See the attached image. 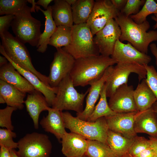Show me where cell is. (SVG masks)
<instances>
[{"label": "cell", "mask_w": 157, "mask_h": 157, "mask_svg": "<svg viewBox=\"0 0 157 157\" xmlns=\"http://www.w3.org/2000/svg\"><path fill=\"white\" fill-rule=\"evenodd\" d=\"M117 62L101 55L75 60L69 75L74 87H84L100 78L107 69Z\"/></svg>", "instance_id": "cell-1"}, {"label": "cell", "mask_w": 157, "mask_h": 157, "mask_svg": "<svg viewBox=\"0 0 157 157\" xmlns=\"http://www.w3.org/2000/svg\"><path fill=\"white\" fill-rule=\"evenodd\" d=\"M114 19L121 29L120 41H127L140 52L147 54L149 44L157 41V30L147 32L150 27L147 20L137 24L129 17H126L120 13Z\"/></svg>", "instance_id": "cell-2"}, {"label": "cell", "mask_w": 157, "mask_h": 157, "mask_svg": "<svg viewBox=\"0 0 157 157\" xmlns=\"http://www.w3.org/2000/svg\"><path fill=\"white\" fill-rule=\"evenodd\" d=\"M62 115L65 128L71 132L87 140H97L108 144L109 129L105 117L98 118L94 122H90L74 117L68 112H62Z\"/></svg>", "instance_id": "cell-3"}, {"label": "cell", "mask_w": 157, "mask_h": 157, "mask_svg": "<svg viewBox=\"0 0 157 157\" xmlns=\"http://www.w3.org/2000/svg\"><path fill=\"white\" fill-rule=\"evenodd\" d=\"M0 36L3 51L10 60L21 68L35 74L46 85L50 86L48 76L37 71L33 65L24 44L8 31L0 34Z\"/></svg>", "instance_id": "cell-4"}, {"label": "cell", "mask_w": 157, "mask_h": 157, "mask_svg": "<svg viewBox=\"0 0 157 157\" xmlns=\"http://www.w3.org/2000/svg\"><path fill=\"white\" fill-rule=\"evenodd\" d=\"M31 7L26 5L15 14L11 26L15 37L21 42L37 46L40 36L41 22L31 15Z\"/></svg>", "instance_id": "cell-5"}, {"label": "cell", "mask_w": 157, "mask_h": 157, "mask_svg": "<svg viewBox=\"0 0 157 157\" xmlns=\"http://www.w3.org/2000/svg\"><path fill=\"white\" fill-rule=\"evenodd\" d=\"M72 38L70 44L63 49L75 60L99 55L93 35L86 23L74 24L72 27Z\"/></svg>", "instance_id": "cell-6"}, {"label": "cell", "mask_w": 157, "mask_h": 157, "mask_svg": "<svg viewBox=\"0 0 157 157\" xmlns=\"http://www.w3.org/2000/svg\"><path fill=\"white\" fill-rule=\"evenodd\" d=\"M57 88L52 108L61 111L72 110L76 113L83 111L84 98L88 92L89 89L84 93L78 92L74 88L69 74L61 81Z\"/></svg>", "instance_id": "cell-7"}, {"label": "cell", "mask_w": 157, "mask_h": 157, "mask_svg": "<svg viewBox=\"0 0 157 157\" xmlns=\"http://www.w3.org/2000/svg\"><path fill=\"white\" fill-rule=\"evenodd\" d=\"M19 157H49L52 146L46 134L33 132L26 134L18 142Z\"/></svg>", "instance_id": "cell-8"}, {"label": "cell", "mask_w": 157, "mask_h": 157, "mask_svg": "<svg viewBox=\"0 0 157 157\" xmlns=\"http://www.w3.org/2000/svg\"><path fill=\"white\" fill-rule=\"evenodd\" d=\"M133 73L138 75L139 81L146 78L147 71L144 65L136 64L117 63L113 67L105 83L107 97L110 98L120 86L127 84L129 75Z\"/></svg>", "instance_id": "cell-9"}, {"label": "cell", "mask_w": 157, "mask_h": 157, "mask_svg": "<svg viewBox=\"0 0 157 157\" xmlns=\"http://www.w3.org/2000/svg\"><path fill=\"white\" fill-rule=\"evenodd\" d=\"M75 60L62 48L57 49L50 66L49 73L48 76L49 84L51 87H57L61 81L69 74Z\"/></svg>", "instance_id": "cell-10"}, {"label": "cell", "mask_w": 157, "mask_h": 157, "mask_svg": "<svg viewBox=\"0 0 157 157\" xmlns=\"http://www.w3.org/2000/svg\"><path fill=\"white\" fill-rule=\"evenodd\" d=\"M119 13L110 0H96L86 22L93 35L102 29L109 20L114 19Z\"/></svg>", "instance_id": "cell-11"}, {"label": "cell", "mask_w": 157, "mask_h": 157, "mask_svg": "<svg viewBox=\"0 0 157 157\" xmlns=\"http://www.w3.org/2000/svg\"><path fill=\"white\" fill-rule=\"evenodd\" d=\"M121 34L120 28L115 20H109L94 38L100 55L106 57L112 55L116 42Z\"/></svg>", "instance_id": "cell-12"}, {"label": "cell", "mask_w": 157, "mask_h": 157, "mask_svg": "<svg viewBox=\"0 0 157 157\" xmlns=\"http://www.w3.org/2000/svg\"><path fill=\"white\" fill-rule=\"evenodd\" d=\"M117 63L148 65L151 58L147 54L142 53L130 43L124 44L117 40L111 57Z\"/></svg>", "instance_id": "cell-13"}, {"label": "cell", "mask_w": 157, "mask_h": 157, "mask_svg": "<svg viewBox=\"0 0 157 157\" xmlns=\"http://www.w3.org/2000/svg\"><path fill=\"white\" fill-rule=\"evenodd\" d=\"M132 85L127 84L119 87L110 97L108 104L110 108L117 113L137 112L133 97Z\"/></svg>", "instance_id": "cell-14"}, {"label": "cell", "mask_w": 157, "mask_h": 157, "mask_svg": "<svg viewBox=\"0 0 157 157\" xmlns=\"http://www.w3.org/2000/svg\"><path fill=\"white\" fill-rule=\"evenodd\" d=\"M137 112L118 113L106 117L109 129L124 136L133 139L137 136L134 129V122Z\"/></svg>", "instance_id": "cell-15"}, {"label": "cell", "mask_w": 157, "mask_h": 157, "mask_svg": "<svg viewBox=\"0 0 157 157\" xmlns=\"http://www.w3.org/2000/svg\"><path fill=\"white\" fill-rule=\"evenodd\" d=\"M0 53L5 56L16 69L37 90L45 97L49 106H52L57 91V88H52L46 85L32 72L21 68L12 61L5 53L2 46L0 47Z\"/></svg>", "instance_id": "cell-16"}, {"label": "cell", "mask_w": 157, "mask_h": 157, "mask_svg": "<svg viewBox=\"0 0 157 157\" xmlns=\"http://www.w3.org/2000/svg\"><path fill=\"white\" fill-rule=\"evenodd\" d=\"M61 151L66 157H84L87 150V140L77 133H67L62 138Z\"/></svg>", "instance_id": "cell-17"}, {"label": "cell", "mask_w": 157, "mask_h": 157, "mask_svg": "<svg viewBox=\"0 0 157 157\" xmlns=\"http://www.w3.org/2000/svg\"><path fill=\"white\" fill-rule=\"evenodd\" d=\"M113 67V66L109 67L100 78L90 84V87L89 89L85 108L82 112L76 113L77 117L81 120L87 121L88 118L92 113L95 107V104L100 97L102 88L111 72Z\"/></svg>", "instance_id": "cell-18"}, {"label": "cell", "mask_w": 157, "mask_h": 157, "mask_svg": "<svg viewBox=\"0 0 157 157\" xmlns=\"http://www.w3.org/2000/svg\"><path fill=\"white\" fill-rule=\"evenodd\" d=\"M134 129L137 134L145 133L157 139V114L152 107L144 111L136 113Z\"/></svg>", "instance_id": "cell-19"}, {"label": "cell", "mask_w": 157, "mask_h": 157, "mask_svg": "<svg viewBox=\"0 0 157 157\" xmlns=\"http://www.w3.org/2000/svg\"><path fill=\"white\" fill-rule=\"evenodd\" d=\"M0 79L12 85L26 93H30L35 90L9 61L0 67Z\"/></svg>", "instance_id": "cell-20"}, {"label": "cell", "mask_w": 157, "mask_h": 157, "mask_svg": "<svg viewBox=\"0 0 157 157\" xmlns=\"http://www.w3.org/2000/svg\"><path fill=\"white\" fill-rule=\"evenodd\" d=\"M46 117H43L40 124L46 132L53 134L59 141L67 133L62 115V111L50 108Z\"/></svg>", "instance_id": "cell-21"}, {"label": "cell", "mask_w": 157, "mask_h": 157, "mask_svg": "<svg viewBox=\"0 0 157 157\" xmlns=\"http://www.w3.org/2000/svg\"><path fill=\"white\" fill-rule=\"evenodd\" d=\"M24 103L29 115L32 119L35 128H39V118L43 111H48L50 108L43 95L35 90L28 93Z\"/></svg>", "instance_id": "cell-22"}, {"label": "cell", "mask_w": 157, "mask_h": 157, "mask_svg": "<svg viewBox=\"0 0 157 157\" xmlns=\"http://www.w3.org/2000/svg\"><path fill=\"white\" fill-rule=\"evenodd\" d=\"M133 97L138 112L143 111L150 108L157 101L146 78L142 79L134 90Z\"/></svg>", "instance_id": "cell-23"}, {"label": "cell", "mask_w": 157, "mask_h": 157, "mask_svg": "<svg viewBox=\"0 0 157 157\" xmlns=\"http://www.w3.org/2000/svg\"><path fill=\"white\" fill-rule=\"evenodd\" d=\"M0 95L4 98L7 106L16 108L17 109H23L26 93L1 79Z\"/></svg>", "instance_id": "cell-24"}, {"label": "cell", "mask_w": 157, "mask_h": 157, "mask_svg": "<svg viewBox=\"0 0 157 157\" xmlns=\"http://www.w3.org/2000/svg\"><path fill=\"white\" fill-rule=\"evenodd\" d=\"M51 6L53 18L57 26H63L72 27L73 24L71 6L65 0H55Z\"/></svg>", "instance_id": "cell-25"}, {"label": "cell", "mask_w": 157, "mask_h": 157, "mask_svg": "<svg viewBox=\"0 0 157 157\" xmlns=\"http://www.w3.org/2000/svg\"><path fill=\"white\" fill-rule=\"evenodd\" d=\"M35 9L38 12L40 10L45 16V21L44 32L41 34L36 47L37 51L44 53L46 51L50 39L56 31L57 26L53 18L51 13V6H49L46 10L42 9L39 6L36 5Z\"/></svg>", "instance_id": "cell-26"}, {"label": "cell", "mask_w": 157, "mask_h": 157, "mask_svg": "<svg viewBox=\"0 0 157 157\" xmlns=\"http://www.w3.org/2000/svg\"><path fill=\"white\" fill-rule=\"evenodd\" d=\"M134 139L128 138L109 130L107 142L108 145L117 157H120L129 154Z\"/></svg>", "instance_id": "cell-27"}, {"label": "cell", "mask_w": 157, "mask_h": 157, "mask_svg": "<svg viewBox=\"0 0 157 157\" xmlns=\"http://www.w3.org/2000/svg\"><path fill=\"white\" fill-rule=\"evenodd\" d=\"M95 2L94 0H77L71 6L74 24L86 23Z\"/></svg>", "instance_id": "cell-28"}, {"label": "cell", "mask_w": 157, "mask_h": 157, "mask_svg": "<svg viewBox=\"0 0 157 157\" xmlns=\"http://www.w3.org/2000/svg\"><path fill=\"white\" fill-rule=\"evenodd\" d=\"M107 97L106 85L105 83L100 93L99 100L87 121L94 122L100 117L112 116L118 113L113 110L109 107Z\"/></svg>", "instance_id": "cell-29"}, {"label": "cell", "mask_w": 157, "mask_h": 157, "mask_svg": "<svg viewBox=\"0 0 157 157\" xmlns=\"http://www.w3.org/2000/svg\"><path fill=\"white\" fill-rule=\"evenodd\" d=\"M72 38V27L63 26H57L50 39L49 44L56 49L65 47L70 44Z\"/></svg>", "instance_id": "cell-30"}, {"label": "cell", "mask_w": 157, "mask_h": 157, "mask_svg": "<svg viewBox=\"0 0 157 157\" xmlns=\"http://www.w3.org/2000/svg\"><path fill=\"white\" fill-rule=\"evenodd\" d=\"M87 157H117L108 144L96 140H87Z\"/></svg>", "instance_id": "cell-31"}, {"label": "cell", "mask_w": 157, "mask_h": 157, "mask_svg": "<svg viewBox=\"0 0 157 157\" xmlns=\"http://www.w3.org/2000/svg\"><path fill=\"white\" fill-rule=\"evenodd\" d=\"M27 0H0V15L15 14L27 5Z\"/></svg>", "instance_id": "cell-32"}, {"label": "cell", "mask_w": 157, "mask_h": 157, "mask_svg": "<svg viewBox=\"0 0 157 157\" xmlns=\"http://www.w3.org/2000/svg\"><path fill=\"white\" fill-rule=\"evenodd\" d=\"M152 14H157V3L154 0H147L140 10L129 17L137 24L142 23L147 20V17Z\"/></svg>", "instance_id": "cell-33"}, {"label": "cell", "mask_w": 157, "mask_h": 157, "mask_svg": "<svg viewBox=\"0 0 157 157\" xmlns=\"http://www.w3.org/2000/svg\"><path fill=\"white\" fill-rule=\"evenodd\" d=\"M16 136V133L10 130L0 129V146L2 145L9 149L18 148V143L15 142L13 138Z\"/></svg>", "instance_id": "cell-34"}, {"label": "cell", "mask_w": 157, "mask_h": 157, "mask_svg": "<svg viewBox=\"0 0 157 157\" xmlns=\"http://www.w3.org/2000/svg\"><path fill=\"white\" fill-rule=\"evenodd\" d=\"M149 139L145 137L138 136L135 138L134 140L129 152V154L134 157L144 149L150 148Z\"/></svg>", "instance_id": "cell-35"}, {"label": "cell", "mask_w": 157, "mask_h": 157, "mask_svg": "<svg viewBox=\"0 0 157 157\" xmlns=\"http://www.w3.org/2000/svg\"><path fill=\"white\" fill-rule=\"evenodd\" d=\"M17 109L15 107L8 106L0 109V126L13 131L14 127L12 124L11 117L13 112Z\"/></svg>", "instance_id": "cell-36"}, {"label": "cell", "mask_w": 157, "mask_h": 157, "mask_svg": "<svg viewBox=\"0 0 157 157\" xmlns=\"http://www.w3.org/2000/svg\"><path fill=\"white\" fill-rule=\"evenodd\" d=\"M145 1V0H127L125 6L120 13L126 17L135 15L139 12L141 6L144 5Z\"/></svg>", "instance_id": "cell-37"}, {"label": "cell", "mask_w": 157, "mask_h": 157, "mask_svg": "<svg viewBox=\"0 0 157 157\" xmlns=\"http://www.w3.org/2000/svg\"><path fill=\"white\" fill-rule=\"evenodd\" d=\"M144 66L147 71V82L154 94L157 101V72L153 65Z\"/></svg>", "instance_id": "cell-38"}, {"label": "cell", "mask_w": 157, "mask_h": 157, "mask_svg": "<svg viewBox=\"0 0 157 157\" xmlns=\"http://www.w3.org/2000/svg\"><path fill=\"white\" fill-rule=\"evenodd\" d=\"M14 16V15L9 14L0 17V35L8 31Z\"/></svg>", "instance_id": "cell-39"}, {"label": "cell", "mask_w": 157, "mask_h": 157, "mask_svg": "<svg viewBox=\"0 0 157 157\" xmlns=\"http://www.w3.org/2000/svg\"><path fill=\"white\" fill-rule=\"evenodd\" d=\"M115 8L120 12L124 7L127 0H110Z\"/></svg>", "instance_id": "cell-40"}, {"label": "cell", "mask_w": 157, "mask_h": 157, "mask_svg": "<svg viewBox=\"0 0 157 157\" xmlns=\"http://www.w3.org/2000/svg\"><path fill=\"white\" fill-rule=\"evenodd\" d=\"M155 154L150 147L144 149L134 157H153Z\"/></svg>", "instance_id": "cell-41"}, {"label": "cell", "mask_w": 157, "mask_h": 157, "mask_svg": "<svg viewBox=\"0 0 157 157\" xmlns=\"http://www.w3.org/2000/svg\"><path fill=\"white\" fill-rule=\"evenodd\" d=\"M0 146V157H11L10 149L2 145Z\"/></svg>", "instance_id": "cell-42"}, {"label": "cell", "mask_w": 157, "mask_h": 157, "mask_svg": "<svg viewBox=\"0 0 157 157\" xmlns=\"http://www.w3.org/2000/svg\"><path fill=\"white\" fill-rule=\"evenodd\" d=\"M149 140L150 144V147L154 150L155 154L157 155V139L150 136Z\"/></svg>", "instance_id": "cell-43"}, {"label": "cell", "mask_w": 157, "mask_h": 157, "mask_svg": "<svg viewBox=\"0 0 157 157\" xmlns=\"http://www.w3.org/2000/svg\"><path fill=\"white\" fill-rule=\"evenodd\" d=\"M151 51L154 56L155 59V63L157 67V45L154 43H152L149 45Z\"/></svg>", "instance_id": "cell-44"}, {"label": "cell", "mask_w": 157, "mask_h": 157, "mask_svg": "<svg viewBox=\"0 0 157 157\" xmlns=\"http://www.w3.org/2000/svg\"><path fill=\"white\" fill-rule=\"evenodd\" d=\"M53 0H39L36 2V5H39L42 6L45 10H46L49 4Z\"/></svg>", "instance_id": "cell-45"}, {"label": "cell", "mask_w": 157, "mask_h": 157, "mask_svg": "<svg viewBox=\"0 0 157 157\" xmlns=\"http://www.w3.org/2000/svg\"><path fill=\"white\" fill-rule=\"evenodd\" d=\"M8 60L7 58L4 56H0V67L5 65L7 64L8 62Z\"/></svg>", "instance_id": "cell-46"}, {"label": "cell", "mask_w": 157, "mask_h": 157, "mask_svg": "<svg viewBox=\"0 0 157 157\" xmlns=\"http://www.w3.org/2000/svg\"><path fill=\"white\" fill-rule=\"evenodd\" d=\"M27 2L30 3L32 5L31 7V12L35 13V7L36 5V2L34 0H27Z\"/></svg>", "instance_id": "cell-47"}, {"label": "cell", "mask_w": 157, "mask_h": 157, "mask_svg": "<svg viewBox=\"0 0 157 157\" xmlns=\"http://www.w3.org/2000/svg\"><path fill=\"white\" fill-rule=\"evenodd\" d=\"M151 19L156 22V24L153 26V28L154 29H155L157 28V14H154V15L151 17Z\"/></svg>", "instance_id": "cell-48"}, {"label": "cell", "mask_w": 157, "mask_h": 157, "mask_svg": "<svg viewBox=\"0 0 157 157\" xmlns=\"http://www.w3.org/2000/svg\"><path fill=\"white\" fill-rule=\"evenodd\" d=\"M11 157H19L14 149L10 150Z\"/></svg>", "instance_id": "cell-49"}, {"label": "cell", "mask_w": 157, "mask_h": 157, "mask_svg": "<svg viewBox=\"0 0 157 157\" xmlns=\"http://www.w3.org/2000/svg\"><path fill=\"white\" fill-rule=\"evenodd\" d=\"M77 0H65L67 2L70 6L74 4Z\"/></svg>", "instance_id": "cell-50"}, {"label": "cell", "mask_w": 157, "mask_h": 157, "mask_svg": "<svg viewBox=\"0 0 157 157\" xmlns=\"http://www.w3.org/2000/svg\"><path fill=\"white\" fill-rule=\"evenodd\" d=\"M152 107L157 114V101H156L153 104Z\"/></svg>", "instance_id": "cell-51"}, {"label": "cell", "mask_w": 157, "mask_h": 157, "mask_svg": "<svg viewBox=\"0 0 157 157\" xmlns=\"http://www.w3.org/2000/svg\"><path fill=\"white\" fill-rule=\"evenodd\" d=\"M6 103L5 101L2 96L0 95V103L4 104Z\"/></svg>", "instance_id": "cell-52"}, {"label": "cell", "mask_w": 157, "mask_h": 157, "mask_svg": "<svg viewBox=\"0 0 157 157\" xmlns=\"http://www.w3.org/2000/svg\"><path fill=\"white\" fill-rule=\"evenodd\" d=\"M120 157H133L131 156V155H130L128 154Z\"/></svg>", "instance_id": "cell-53"}, {"label": "cell", "mask_w": 157, "mask_h": 157, "mask_svg": "<svg viewBox=\"0 0 157 157\" xmlns=\"http://www.w3.org/2000/svg\"><path fill=\"white\" fill-rule=\"evenodd\" d=\"M153 157H157V155H155Z\"/></svg>", "instance_id": "cell-54"}, {"label": "cell", "mask_w": 157, "mask_h": 157, "mask_svg": "<svg viewBox=\"0 0 157 157\" xmlns=\"http://www.w3.org/2000/svg\"><path fill=\"white\" fill-rule=\"evenodd\" d=\"M84 157H87L86 156H85Z\"/></svg>", "instance_id": "cell-55"}]
</instances>
